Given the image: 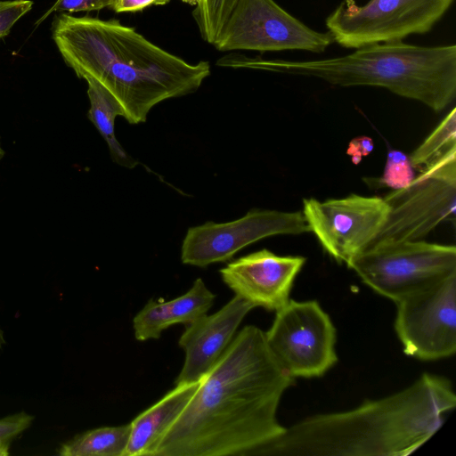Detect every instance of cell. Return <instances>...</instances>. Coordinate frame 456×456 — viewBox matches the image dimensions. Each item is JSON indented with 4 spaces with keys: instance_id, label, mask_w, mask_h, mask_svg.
Wrapping results in <instances>:
<instances>
[{
    "instance_id": "6da1fadb",
    "label": "cell",
    "mask_w": 456,
    "mask_h": 456,
    "mask_svg": "<svg viewBox=\"0 0 456 456\" xmlns=\"http://www.w3.org/2000/svg\"><path fill=\"white\" fill-rule=\"evenodd\" d=\"M293 383L265 332L243 327L200 380L155 456H262L286 429L277 411Z\"/></svg>"
},
{
    "instance_id": "7a4b0ae2",
    "label": "cell",
    "mask_w": 456,
    "mask_h": 456,
    "mask_svg": "<svg viewBox=\"0 0 456 456\" xmlns=\"http://www.w3.org/2000/svg\"><path fill=\"white\" fill-rule=\"evenodd\" d=\"M52 34L66 64L101 84L132 125L145 122L158 103L197 91L210 75L208 61L188 63L118 20L61 13Z\"/></svg>"
},
{
    "instance_id": "3957f363",
    "label": "cell",
    "mask_w": 456,
    "mask_h": 456,
    "mask_svg": "<svg viewBox=\"0 0 456 456\" xmlns=\"http://www.w3.org/2000/svg\"><path fill=\"white\" fill-rule=\"evenodd\" d=\"M455 405L450 380L423 373L400 392L286 428L262 456L409 455L436 433Z\"/></svg>"
},
{
    "instance_id": "277c9868",
    "label": "cell",
    "mask_w": 456,
    "mask_h": 456,
    "mask_svg": "<svg viewBox=\"0 0 456 456\" xmlns=\"http://www.w3.org/2000/svg\"><path fill=\"white\" fill-rule=\"evenodd\" d=\"M225 66L313 77L330 85L377 86L419 102L435 111L456 96V45L420 46L403 41L375 43L349 54L310 61L235 58Z\"/></svg>"
},
{
    "instance_id": "5b68a950",
    "label": "cell",
    "mask_w": 456,
    "mask_h": 456,
    "mask_svg": "<svg viewBox=\"0 0 456 456\" xmlns=\"http://www.w3.org/2000/svg\"><path fill=\"white\" fill-rule=\"evenodd\" d=\"M346 265L374 291L395 303L455 273L456 248L423 240L382 241Z\"/></svg>"
},
{
    "instance_id": "8992f818",
    "label": "cell",
    "mask_w": 456,
    "mask_h": 456,
    "mask_svg": "<svg viewBox=\"0 0 456 456\" xmlns=\"http://www.w3.org/2000/svg\"><path fill=\"white\" fill-rule=\"evenodd\" d=\"M384 200L387 218L371 245L422 240L441 223L454 220L456 147L436 158L408 185L393 190Z\"/></svg>"
},
{
    "instance_id": "52a82bcc",
    "label": "cell",
    "mask_w": 456,
    "mask_h": 456,
    "mask_svg": "<svg viewBox=\"0 0 456 456\" xmlns=\"http://www.w3.org/2000/svg\"><path fill=\"white\" fill-rule=\"evenodd\" d=\"M454 0H343L326 18L333 41L345 48L403 41L429 32Z\"/></svg>"
},
{
    "instance_id": "ba28073f",
    "label": "cell",
    "mask_w": 456,
    "mask_h": 456,
    "mask_svg": "<svg viewBox=\"0 0 456 456\" xmlns=\"http://www.w3.org/2000/svg\"><path fill=\"white\" fill-rule=\"evenodd\" d=\"M267 346L293 379L322 376L338 361L336 329L315 300L288 303L265 332Z\"/></svg>"
},
{
    "instance_id": "9c48e42d",
    "label": "cell",
    "mask_w": 456,
    "mask_h": 456,
    "mask_svg": "<svg viewBox=\"0 0 456 456\" xmlns=\"http://www.w3.org/2000/svg\"><path fill=\"white\" fill-rule=\"evenodd\" d=\"M330 33L316 31L273 0H237L213 45L219 51L323 53Z\"/></svg>"
},
{
    "instance_id": "30bf717a",
    "label": "cell",
    "mask_w": 456,
    "mask_h": 456,
    "mask_svg": "<svg viewBox=\"0 0 456 456\" xmlns=\"http://www.w3.org/2000/svg\"><path fill=\"white\" fill-rule=\"evenodd\" d=\"M395 330L404 354L434 361L456 352V273L397 302Z\"/></svg>"
},
{
    "instance_id": "8fae6325",
    "label": "cell",
    "mask_w": 456,
    "mask_h": 456,
    "mask_svg": "<svg viewBox=\"0 0 456 456\" xmlns=\"http://www.w3.org/2000/svg\"><path fill=\"white\" fill-rule=\"evenodd\" d=\"M302 214L323 249L347 265L374 241L387 221L388 207L377 196L351 194L323 201L305 198Z\"/></svg>"
},
{
    "instance_id": "7c38bea8",
    "label": "cell",
    "mask_w": 456,
    "mask_h": 456,
    "mask_svg": "<svg viewBox=\"0 0 456 456\" xmlns=\"http://www.w3.org/2000/svg\"><path fill=\"white\" fill-rule=\"evenodd\" d=\"M310 232L300 211L251 209L226 223L207 222L190 227L181 248L184 265L206 267L231 259L245 247L267 237Z\"/></svg>"
},
{
    "instance_id": "4fadbf2b",
    "label": "cell",
    "mask_w": 456,
    "mask_h": 456,
    "mask_svg": "<svg viewBox=\"0 0 456 456\" xmlns=\"http://www.w3.org/2000/svg\"><path fill=\"white\" fill-rule=\"evenodd\" d=\"M305 260L301 256H278L263 248L231 261L219 273L235 296L255 307L276 312L289 300L294 281Z\"/></svg>"
},
{
    "instance_id": "5bb4252c",
    "label": "cell",
    "mask_w": 456,
    "mask_h": 456,
    "mask_svg": "<svg viewBox=\"0 0 456 456\" xmlns=\"http://www.w3.org/2000/svg\"><path fill=\"white\" fill-rule=\"evenodd\" d=\"M253 308V305L234 296L216 313L205 314L186 324L178 341L185 352V360L175 384L200 380L230 344L239 325Z\"/></svg>"
},
{
    "instance_id": "9a60e30c",
    "label": "cell",
    "mask_w": 456,
    "mask_h": 456,
    "mask_svg": "<svg viewBox=\"0 0 456 456\" xmlns=\"http://www.w3.org/2000/svg\"><path fill=\"white\" fill-rule=\"evenodd\" d=\"M216 295L201 278L194 281L183 295L167 301L150 299L134 317V337L139 341L157 339L162 331L173 324L193 322L207 314L214 304Z\"/></svg>"
},
{
    "instance_id": "2e32d148",
    "label": "cell",
    "mask_w": 456,
    "mask_h": 456,
    "mask_svg": "<svg viewBox=\"0 0 456 456\" xmlns=\"http://www.w3.org/2000/svg\"><path fill=\"white\" fill-rule=\"evenodd\" d=\"M200 380L176 384L159 401L130 422V434L123 456H155L166 433L195 394Z\"/></svg>"
},
{
    "instance_id": "e0dca14e",
    "label": "cell",
    "mask_w": 456,
    "mask_h": 456,
    "mask_svg": "<svg viewBox=\"0 0 456 456\" xmlns=\"http://www.w3.org/2000/svg\"><path fill=\"white\" fill-rule=\"evenodd\" d=\"M90 107L87 117L108 144L110 157L117 164L134 168L139 162L129 156L115 135V118L123 117V110L115 98L97 81L85 79Z\"/></svg>"
},
{
    "instance_id": "ac0fdd59",
    "label": "cell",
    "mask_w": 456,
    "mask_h": 456,
    "mask_svg": "<svg viewBox=\"0 0 456 456\" xmlns=\"http://www.w3.org/2000/svg\"><path fill=\"white\" fill-rule=\"evenodd\" d=\"M130 428L129 423L88 430L62 444L58 453L61 456H123Z\"/></svg>"
},
{
    "instance_id": "d6986e66",
    "label": "cell",
    "mask_w": 456,
    "mask_h": 456,
    "mask_svg": "<svg viewBox=\"0 0 456 456\" xmlns=\"http://www.w3.org/2000/svg\"><path fill=\"white\" fill-rule=\"evenodd\" d=\"M456 147V110L453 108L436 129L409 156L412 167L421 171L436 158Z\"/></svg>"
},
{
    "instance_id": "ffe728a7",
    "label": "cell",
    "mask_w": 456,
    "mask_h": 456,
    "mask_svg": "<svg viewBox=\"0 0 456 456\" xmlns=\"http://www.w3.org/2000/svg\"><path fill=\"white\" fill-rule=\"evenodd\" d=\"M237 0H200L192 11L202 38L213 45Z\"/></svg>"
},
{
    "instance_id": "44dd1931",
    "label": "cell",
    "mask_w": 456,
    "mask_h": 456,
    "mask_svg": "<svg viewBox=\"0 0 456 456\" xmlns=\"http://www.w3.org/2000/svg\"><path fill=\"white\" fill-rule=\"evenodd\" d=\"M415 177L409 156L398 150H390L382 175L377 179L378 187L398 190L408 185Z\"/></svg>"
},
{
    "instance_id": "7402d4cb",
    "label": "cell",
    "mask_w": 456,
    "mask_h": 456,
    "mask_svg": "<svg viewBox=\"0 0 456 456\" xmlns=\"http://www.w3.org/2000/svg\"><path fill=\"white\" fill-rule=\"evenodd\" d=\"M32 5L30 0L0 1V37H6L12 26L31 10Z\"/></svg>"
},
{
    "instance_id": "603a6c76",
    "label": "cell",
    "mask_w": 456,
    "mask_h": 456,
    "mask_svg": "<svg viewBox=\"0 0 456 456\" xmlns=\"http://www.w3.org/2000/svg\"><path fill=\"white\" fill-rule=\"evenodd\" d=\"M110 0H56L53 6L37 20V25L53 12H90L110 8Z\"/></svg>"
},
{
    "instance_id": "cb8c5ba5",
    "label": "cell",
    "mask_w": 456,
    "mask_h": 456,
    "mask_svg": "<svg viewBox=\"0 0 456 456\" xmlns=\"http://www.w3.org/2000/svg\"><path fill=\"white\" fill-rule=\"evenodd\" d=\"M34 417L21 411L0 419V445H10L12 439L30 427Z\"/></svg>"
},
{
    "instance_id": "d4e9b609",
    "label": "cell",
    "mask_w": 456,
    "mask_h": 456,
    "mask_svg": "<svg viewBox=\"0 0 456 456\" xmlns=\"http://www.w3.org/2000/svg\"><path fill=\"white\" fill-rule=\"evenodd\" d=\"M374 148L371 138L368 136H358L352 139L346 149V154L351 157L354 164L361 162L362 157L368 156Z\"/></svg>"
},
{
    "instance_id": "484cf974",
    "label": "cell",
    "mask_w": 456,
    "mask_h": 456,
    "mask_svg": "<svg viewBox=\"0 0 456 456\" xmlns=\"http://www.w3.org/2000/svg\"><path fill=\"white\" fill-rule=\"evenodd\" d=\"M169 0H110V6L116 12H137L151 5L166 4Z\"/></svg>"
},
{
    "instance_id": "4316f807",
    "label": "cell",
    "mask_w": 456,
    "mask_h": 456,
    "mask_svg": "<svg viewBox=\"0 0 456 456\" xmlns=\"http://www.w3.org/2000/svg\"><path fill=\"white\" fill-rule=\"evenodd\" d=\"M5 344V340H4V333H3V330H1L0 328V351L3 347V346Z\"/></svg>"
},
{
    "instance_id": "83f0119b",
    "label": "cell",
    "mask_w": 456,
    "mask_h": 456,
    "mask_svg": "<svg viewBox=\"0 0 456 456\" xmlns=\"http://www.w3.org/2000/svg\"><path fill=\"white\" fill-rule=\"evenodd\" d=\"M183 2L189 4L191 5L196 6L200 0H182Z\"/></svg>"
},
{
    "instance_id": "f1b7e54d",
    "label": "cell",
    "mask_w": 456,
    "mask_h": 456,
    "mask_svg": "<svg viewBox=\"0 0 456 456\" xmlns=\"http://www.w3.org/2000/svg\"><path fill=\"white\" fill-rule=\"evenodd\" d=\"M4 156V151L2 148V146H1V141H0V161L3 159Z\"/></svg>"
}]
</instances>
